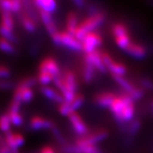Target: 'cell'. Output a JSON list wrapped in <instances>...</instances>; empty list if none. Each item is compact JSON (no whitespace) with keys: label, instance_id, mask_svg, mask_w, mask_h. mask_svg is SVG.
<instances>
[{"label":"cell","instance_id":"1","mask_svg":"<svg viewBox=\"0 0 153 153\" xmlns=\"http://www.w3.org/2000/svg\"><path fill=\"white\" fill-rule=\"evenodd\" d=\"M105 21V15L103 13H94L90 16L86 18L83 22H82L76 27L74 37L82 43V40L86 37L88 33L94 32L96 27H100Z\"/></svg>","mask_w":153,"mask_h":153},{"label":"cell","instance_id":"2","mask_svg":"<svg viewBox=\"0 0 153 153\" xmlns=\"http://www.w3.org/2000/svg\"><path fill=\"white\" fill-rule=\"evenodd\" d=\"M52 39L56 45H62L76 51L82 50V44L73 35L67 32H58L52 36Z\"/></svg>","mask_w":153,"mask_h":153},{"label":"cell","instance_id":"3","mask_svg":"<svg viewBox=\"0 0 153 153\" xmlns=\"http://www.w3.org/2000/svg\"><path fill=\"white\" fill-rule=\"evenodd\" d=\"M103 39L101 35L97 32H90L86 35V37L81 43L82 46V50L85 54H89L96 50V48L102 44Z\"/></svg>","mask_w":153,"mask_h":153},{"label":"cell","instance_id":"4","mask_svg":"<svg viewBox=\"0 0 153 153\" xmlns=\"http://www.w3.org/2000/svg\"><path fill=\"white\" fill-rule=\"evenodd\" d=\"M101 57H102L105 66L106 67L107 70H109L111 72V75L123 76L127 73L126 66L122 63H118L115 61L108 53L101 52Z\"/></svg>","mask_w":153,"mask_h":153},{"label":"cell","instance_id":"5","mask_svg":"<svg viewBox=\"0 0 153 153\" xmlns=\"http://www.w3.org/2000/svg\"><path fill=\"white\" fill-rule=\"evenodd\" d=\"M112 77L116 82H117L121 87L123 88V90L126 93L128 94L131 96L133 100H140L143 97L144 94L141 89H140L139 88L134 86L131 82L128 81L126 78L122 76H117V75H112Z\"/></svg>","mask_w":153,"mask_h":153},{"label":"cell","instance_id":"6","mask_svg":"<svg viewBox=\"0 0 153 153\" xmlns=\"http://www.w3.org/2000/svg\"><path fill=\"white\" fill-rule=\"evenodd\" d=\"M68 117L71 122L72 128L78 135H80L81 137L87 135V134L88 133V128L82 119V117H80V115H78L76 112H72L68 116Z\"/></svg>","mask_w":153,"mask_h":153},{"label":"cell","instance_id":"7","mask_svg":"<svg viewBox=\"0 0 153 153\" xmlns=\"http://www.w3.org/2000/svg\"><path fill=\"white\" fill-rule=\"evenodd\" d=\"M38 71H47L54 76V78L60 75V67L57 61L51 57H47L41 61V63L39 64Z\"/></svg>","mask_w":153,"mask_h":153},{"label":"cell","instance_id":"8","mask_svg":"<svg viewBox=\"0 0 153 153\" xmlns=\"http://www.w3.org/2000/svg\"><path fill=\"white\" fill-rule=\"evenodd\" d=\"M33 97H34V93H33L32 88L23 87L22 85L18 84L15 89L13 99L21 101L22 103V102L28 103L33 100Z\"/></svg>","mask_w":153,"mask_h":153},{"label":"cell","instance_id":"9","mask_svg":"<svg viewBox=\"0 0 153 153\" xmlns=\"http://www.w3.org/2000/svg\"><path fill=\"white\" fill-rule=\"evenodd\" d=\"M84 59L88 60L94 67L98 70L101 73H105L106 72V67L105 66L103 60H102V57H101V52H100L98 50H95L92 53L89 54H85V57Z\"/></svg>","mask_w":153,"mask_h":153},{"label":"cell","instance_id":"10","mask_svg":"<svg viewBox=\"0 0 153 153\" xmlns=\"http://www.w3.org/2000/svg\"><path fill=\"white\" fill-rule=\"evenodd\" d=\"M30 127L34 130L53 129V128H55V124L52 121L48 120L40 116H36V117H33L31 119Z\"/></svg>","mask_w":153,"mask_h":153},{"label":"cell","instance_id":"11","mask_svg":"<svg viewBox=\"0 0 153 153\" xmlns=\"http://www.w3.org/2000/svg\"><path fill=\"white\" fill-rule=\"evenodd\" d=\"M39 16H40L41 21L44 22L46 30L51 35V37L55 35V33H58V30H57L55 23L54 22L51 13L44 10H39Z\"/></svg>","mask_w":153,"mask_h":153},{"label":"cell","instance_id":"12","mask_svg":"<svg viewBox=\"0 0 153 153\" xmlns=\"http://www.w3.org/2000/svg\"><path fill=\"white\" fill-rule=\"evenodd\" d=\"M4 140H5L6 145L10 148L11 150H17L25 142V139L21 134L11 133V132L6 134Z\"/></svg>","mask_w":153,"mask_h":153},{"label":"cell","instance_id":"13","mask_svg":"<svg viewBox=\"0 0 153 153\" xmlns=\"http://www.w3.org/2000/svg\"><path fill=\"white\" fill-rule=\"evenodd\" d=\"M40 92L44 94L46 98H48L50 100L56 102V103H60L62 104L65 102V100L63 95L61 93L58 92L56 89L53 88L48 87V86H44L40 88Z\"/></svg>","mask_w":153,"mask_h":153},{"label":"cell","instance_id":"14","mask_svg":"<svg viewBox=\"0 0 153 153\" xmlns=\"http://www.w3.org/2000/svg\"><path fill=\"white\" fill-rule=\"evenodd\" d=\"M116 94L111 92H103L95 95L94 102L100 107H110L113 100L116 98Z\"/></svg>","mask_w":153,"mask_h":153},{"label":"cell","instance_id":"15","mask_svg":"<svg viewBox=\"0 0 153 153\" xmlns=\"http://www.w3.org/2000/svg\"><path fill=\"white\" fill-rule=\"evenodd\" d=\"M125 51L133 57L136 59H142L146 56V49L140 44H135V43H131L127 48Z\"/></svg>","mask_w":153,"mask_h":153},{"label":"cell","instance_id":"16","mask_svg":"<svg viewBox=\"0 0 153 153\" xmlns=\"http://www.w3.org/2000/svg\"><path fill=\"white\" fill-rule=\"evenodd\" d=\"M33 4L38 10H44L52 13L56 9V3L53 0H36L33 1Z\"/></svg>","mask_w":153,"mask_h":153},{"label":"cell","instance_id":"17","mask_svg":"<svg viewBox=\"0 0 153 153\" xmlns=\"http://www.w3.org/2000/svg\"><path fill=\"white\" fill-rule=\"evenodd\" d=\"M0 26L4 27L6 29L13 31L14 32V27H15V22L12 16L11 12L6 10H1V22Z\"/></svg>","mask_w":153,"mask_h":153},{"label":"cell","instance_id":"18","mask_svg":"<svg viewBox=\"0 0 153 153\" xmlns=\"http://www.w3.org/2000/svg\"><path fill=\"white\" fill-rule=\"evenodd\" d=\"M94 70L95 68L94 66L86 59H84V66H83V71H82V78L83 82L89 83L92 82L94 76Z\"/></svg>","mask_w":153,"mask_h":153},{"label":"cell","instance_id":"19","mask_svg":"<svg viewBox=\"0 0 153 153\" xmlns=\"http://www.w3.org/2000/svg\"><path fill=\"white\" fill-rule=\"evenodd\" d=\"M20 20L22 22L23 27H25V29L27 31L30 32V33L35 32L36 27H37V22H35V21H33V19L29 16L25 11L21 13Z\"/></svg>","mask_w":153,"mask_h":153},{"label":"cell","instance_id":"20","mask_svg":"<svg viewBox=\"0 0 153 153\" xmlns=\"http://www.w3.org/2000/svg\"><path fill=\"white\" fill-rule=\"evenodd\" d=\"M77 22H78V16L75 12H70L67 16L66 19V28L67 33L74 36V33L77 27Z\"/></svg>","mask_w":153,"mask_h":153},{"label":"cell","instance_id":"21","mask_svg":"<svg viewBox=\"0 0 153 153\" xmlns=\"http://www.w3.org/2000/svg\"><path fill=\"white\" fill-rule=\"evenodd\" d=\"M107 135H108V132L106 131L105 129H98L96 131L93 132L92 134H87L85 136L92 144L95 145V143L100 142V141H101L104 139H105L107 137Z\"/></svg>","mask_w":153,"mask_h":153},{"label":"cell","instance_id":"22","mask_svg":"<svg viewBox=\"0 0 153 153\" xmlns=\"http://www.w3.org/2000/svg\"><path fill=\"white\" fill-rule=\"evenodd\" d=\"M0 49L7 54H15L16 52V49L13 44L3 38H0Z\"/></svg>","mask_w":153,"mask_h":153},{"label":"cell","instance_id":"23","mask_svg":"<svg viewBox=\"0 0 153 153\" xmlns=\"http://www.w3.org/2000/svg\"><path fill=\"white\" fill-rule=\"evenodd\" d=\"M111 32H112V34L114 35L115 38L124 36V35H128V32L126 26L122 23L114 24L111 27Z\"/></svg>","mask_w":153,"mask_h":153},{"label":"cell","instance_id":"24","mask_svg":"<svg viewBox=\"0 0 153 153\" xmlns=\"http://www.w3.org/2000/svg\"><path fill=\"white\" fill-rule=\"evenodd\" d=\"M11 121L8 113L0 116V130L4 133H9L11 128Z\"/></svg>","mask_w":153,"mask_h":153},{"label":"cell","instance_id":"25","mask_svg":"<svg viewBox=\"0 0 153 153\" xmlns=\"http://www.w3.org/2000/svg\"><path fill=\"white\" fill-rule=\"evenodd\" d=\"M0 34L3 37V38H5L6 40L10 41L12 44L17 42V38L16 36L15 35L14 32L10 31V30L6 29L4 27H2V26H0Z\"/></svg>","mask_w":153,"mask_h":153},{"label":"cell","instance_id":"26","mask_svg":"<svg viewBox=\"0 0 153 153\" xmlns=\"http://www.w3.org/2000/svg\"><path fill=\"white\" fill-rule=\"evenodd\" d=\"M37 79H38V81L41 84H43V85L45 86V85L49 84L51 81L54 80V76H52L50 73L47 72V71H38V75Z\"/></svg>","mask_w":153,"mask_h":153},{"label":"cell","instance_id":"27","mask_svg":"<svg viewBox=\"0 0 153 153\" xmlns=\"http://www.w3.org/2000/svg\"><path fill=\"white\" fill-rule=\"evenodd\" d=\"M10 118L11 123L15 126H21L24 122V118L20 111L19 112H15V111H8L7 112Z\"/></svg>","mask_w":153,"mask_h":153},{"label":"cell","instance_id":"28","mask_svg":"<svg viewBox=\"0 0 153 153\" xmlns=\"http://www.w3.org/2000/svg\"><path fill=\"white\" fill-rule=\"evenodd\" d=\"M115 42H116V44H117V46L119 48L126 49V48L131 44L129 34L128 35H124V36H121V37L115 38Z\"/></svg>","mask_w":153,"mask_h":153},{"label":"cell","instance_id":"29","mask_svg":"<svg viewBox=\"0 0 153 153\" xmlns=\"http://www.w3.org/2000/svg\"><path fill=\"white\" fill-rule=\"evenodd\" d=\"M83 101H84V96L82 94H76L75 98L73 99V100L71 102H68V103L71 105V109L75 112V110L78 109L82 105Z\"/></svg>","mask_w":153,"mask_h":153},{"label":"cell","instance_id":"30","mask_svg":"<svg viewBox=\"0 0 153 153\" xmlns=\"http://www.w3.org/2000/svg\"><path fill=\"white\" fill-rule=\"evenodd\" d=\"M37 82H38V79H37V78L33 77V76H28V77H26V78L22 79V81L19 82L18 84H19V85H22L23 87L32 88L33 86H34Z\"/></svg>","mask_w":153,"mask_h":153},{"label":"cell","instance_id":"31","mask_svg":"<svg viewBox=\"0 0 153 153\" xmlns=\"http://www.w3.org/2000/svg\"><path fill=\"white\" fill-rule=\"evenodd\" d=\"M22 9V2L19 0L11 1V13H19Z\"/></svg>","mask_w":153,"mask_h":153},{"label":"cell","instance_id":"32","mask_svg":"<svg viewBox=\"0 0 153 153\" xmlns=\"http://www.w3.org/2000/svg\"><path fill=\"white\" fill-rule=\"evenodd\" d=\"M21 105H22V102L16 100H12L10 105V110L9 111H15V112H19L20 109H21Z\"/></svg>","mask_w":153,"mask_h":153},{"label":"cell","instance_id":"33","mask_svg":"<svg viewBox=\"0 0 153 153\" xmlns=\"http://www.w3.org/2000/svg\"><path fill=\"white\" fill-rule=\"evenodd\" d=\"M10 74V71L9 70V68H7L6 66H0V78L8 77Z\"/></svg>","mask_w":153,"mask_h":153},{"label":"cell","instance_id":"34","mask_svg":"<svg viewBox=\"0 0 153 153\" xmlns=\"http://www.w3.org/2000/svg\"><path fill=\"white\" fill-rule=\"evenodd\" d=\"M138 129H140V122L139 121H134L132 122L131 126L129 128V131L131 133V134H135Z\"/></svg>","mask_w":153,"mask_h":153},{"label":"cell","instance_id":"35","mask_svg":"<svg viewBox=\"0 0 153 153\" xmlns=\"http://www.w3.org/2000/svg\"><path fill=\"white\" fill-rule=\"evenodd\" d=\"M13 87L12 82H9V81H0V88H10Z\"/></svg>","mask_w":153,"mask_h":153},{"label":"cell","instance_id":"36","mask_svg":"<svg viewBox=\"0 0 153 153\" xmlns=\"http://www.w3.org/2000/svg\"><path fill=\"white\" fill-rule=\"evenodd\" d=\"M41 153H55V151L50 146H45L41 151Z\"/></svg>","mask_w":153,"mask_h":153},{"label":"cell","instance_id":"37","mask_svg":"<svg viewBox=\"0 0 153 153\" xmlns=\"http://www.w3.org/2000/svg\"><path fill=\"white\" fill-rule=\"evenodd\" d=\"M142 83L145 87L148 88H153V82H151V81H148V80H143Z\"/></svg>","mask_w":153,"mask_h":153},{"label":"cell","instance_id":"38","mask_svg":"<svg viewBox=\"0 0 153 153\" xmlns=\"http://www.w3.org/2000/svg\"><path fill=\"white\" fill-rule=\"evenodd\" d=\"M5 143V140H4V138L3 137V135L0 134V146H4Z\"/></svg>","mask_w":153,"mask_h":153},{"label":"cell","instance_id":"39","mask_svg":"<svg viewBox=\"0 0 153 153\" xmlns=\"http://www.w3.org/2000/svg\"><path fill=\"white\" fill-rule=\"evenodd\" d=\"M150 109L152 111V112L153 114V100L151 101V105H150Z\"/></svg>","mask_w":153,"mask_h":153}]
</instances>
